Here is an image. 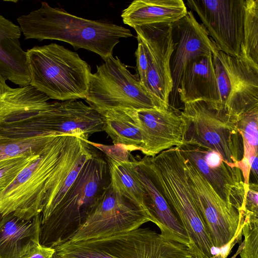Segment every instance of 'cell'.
<instances>
[{"instance_id":"83f0119b","label":"cell","mask_w":258,"mask_h":258,"mask_svg":"<svg viewBox=\"0 0 258 258\" xmlns=\"http://www.w3.org/2000/svg\"><path fill=\"white\" fill-rule=\"evenodd\" d=\"M241 233L244 239L240 258H258V216L244 215Z\"/></svg>"},{"instance_id":"9a60e30c","label":"cell","mask_w":258,"mask_h":258,"mask_svg":"<svg viewBox=\"0 0 258 258\" xmlns=\"http://www.w3.org/2000/svg\"><path fill=\"white\" fill-rule=\"evenodd\" d=\"M146 44L149 64L145 82L146 90L166 110L172 90L170 59L173 51L172 24H158L134 28Z\"/></svg>"},{"instance_id":"ac0fdd59","label":"cell","mask_w":258,"mask_h":258,"mask_svg":"<svg viewBox=\"0 0 258 258\" xmlns=\"http://www.w3.org/2000/svg\"><path fill=\"white\" fill-rule=\"evenodd\" d=\"M178 97L183 104L203 101L215 111L218 110L220 95L212 54L198 56L187 64Z\"/></svg>"},{"instance_id":"6da1fadb","label":"cell","mask_w":258,"mask_h":258,"mask_svg":"<svg viewBox=\"0 0 258 258\" xmlns=\"http://www.w3.org/2000/svg\"><path fill=\"white\" fill-rule=\"evenodd\" d=\"M41 4L39 9L17 19L25 39L64 41L76 49L96 53L104 60L112 55L120 38L133 36L129 29L122 26L86 19L46 2Z\"/></svg>"},{"instance_id":"4dcf8cb0","label":"cell","mask_w":258,"mask_h":258,"mask_svg":"<svg viewBox=\"0 0 258 258\" xmlns=\"http://www.w3.org/2000/svg\"><path fill=\"white\" fill-rule=\"evenodd\" d=\"M244 207V215H258L257 183H249Z\"/></svg>"},{"instance_id":"2e32d148","label":"cell","mask_w":258,"mask_h":258,"mask_svg":"<svg viewBox=\"0 0 258 258\" xmlns=\"http://www.w3.org/2000/svg\"><path fill=\"white\" fill-rule=\"evenodd\" d=\"M173 51L170 59L172 90L169 104L175 105L179 100L178 91L182 76L187 64L196 57L212 54L217 47L203 24L194 16L192 11L172 24Z\"/></svg>"},{"instance_id":"1f68e13d","label":"cell","mask_w":258,"mask_h":258,"mask_svg":"<svg viewBox=\"0 0 258 258\" xmlns=\"http://www.w3.org/2000/svg\"><path fill=\"white\" fill-rule=\"evenodd\" d=\"M54 252L53 248L39 244L28 250L21 258H52Z\"/></svg>"},{"instance_id":"d6986e66","label":"cell","mask_w":258,"mask_h":258,"mask_svg":"<svg viewBox=\"0 0 258 258\" xmlns=\"http://www.w3.org/2000/svg\"><path fill=\"white\" fill-rule=\"evenodd\" d=\"M130 158L132 172L147 192L146 207L153 218V223L159 228L163 236L188 247L187 233L167 201L157 189L139 160L134 157Z\"/></svg>"},{"instance_id":"ffe728a7","label":"cell","mask_w":258,"mask_h":258,"mask_svg":"<svg viewBox=\"0 0 258 258\" xmlns=\"http://www.w3.org/2000/svg\"><path fill=\"white\" fill-rule=\"evenodd\" d=\"M41 215L29 219L14 213L0 215V258H21L40 244Z\"/></svg>"},{"instance_id":"277c9868","label":"cell","mask_w":258,"mask_h":258,"mask_svg":"<svg viewBox=\"0 0 258 258\" xmlns=\"http://www.w3.org/2000/svg\"><path fill=\"white\" fill-rule=\"evenodd\" d=\"M82 142L74 135L57 136L38 158L0 192V215L14 213L29 219L41 214L53 176Z\"/></svg>"},{"instance_id":"603a6c76","label":"cell","mask_w":258,"mask_h":258,"mask_svg":"<svg viewBox=\"0 0 258 258\" xmlns=\"http://www.w3.org/2000/svg\"><path fill=\"white\" fill-rule=\"evenodd\" d=\"M105 118L104 131L115 145H120L128 152H143L145 146L140 130L127 109H112L102 113Z\"/></svg>"},{"instance_id":"30bf717a","label":"cell","mask_w":258,"mask_h":258,"mask_svg":"<svg viewBox=\"0 0 258 258\" xmlns=\"http://www.w3.org/2000/svg\"><path fill=\"white\" fill-rule=\"evenodd\" d=\"M212 55L220 95L215 112L237 123L245 113L258 107V72L218 47Z\"/></svg>"},{"instance_id":"e575fe53","label":"cell","mask_w":258,"mask_h":258,"mask_svg":"<svg viewBox=\"0 0 258 258\" xmlns=\"http://www.w3.org/2000/svg\"><path fill=\"white\" fill-rule=\"evenodd\" d=\"M52 258H59V257L57 255V254L54 252Z\"/></svg>"},{"instance_id":"4316f807","label":"cell","mask_w":258,"mask_h":258,"mask_svg":"<svg viewBox=\"0 0 258 258\" xmlns=\"http://www.w3.org/2000/svg\"><path fill=\"white\" fill-rule=\"evenodd\" d=\"M258 107L244 114L237 122L243 144V155H257Z\"/></svg>"},{"instance_id":"e0dca14e","label":"cell","mask_w":258,"mask_h":258,"mask_svg":"<svg viewBox=\"0 0 258 258\" xmlns=\"http://www.w3.org/2000/svg\"><path fill=\"white\" fill-rule=\"evenodd\" d=\"M127 109L142 134L145 156L154 157L182 144L184 124L180 115L169 108Z\"/></svg>"},{"instance_id":"5b68a950","label":"cell","mask_w":258,"mask_h":258,"mask_svg":"<svg viewBox=\"0 0 258 258\" xmlns=\"http://www.w3.org/2000/svg\"><path fill=\"white\" fill-rule=\"evenodd\" d=\"M26 54L30 85L50 99H85L92 73L77 53L52 43L33 47Z\"/></svg>"},{"instance_id":"836d02e7","label":"cell","mask_w":258,"mask_h":258,"mask_svg":"<svg viewBox=\"0 0 258 258\" xmlns=\"http://www.w3.org/2000/svg\"><path fill=\"white\" fill-rule=\"evenodd\" d=\"M6 80H7L0 74V99L13 89L7 85Z\"/></svg>"},{"instance_id":"44dd1931","label":"cell","mask_w":258,"mask_h":258,"mask_svg":"<svg viewBox=\"0 0 258 258\" xmlns=\"http://www.w3.org/2000/svg\"><path fill=\"white\" fill-rule=\"evenodd\" d=\"M19 26L0 15V74L6 80L25 87L30 77L26 51L21 45Z\"/></svg>"},{"instance_id":"f1b7e54d","label":"cell","mask_w":258,"mask_h":258,"mask_svg":"<svg viewBox=\"0 0 258 258\" xmlns=\"http://www.w3.org/2000/svg\"><path fill=\"white\" fill-rule=\"evenodd\" d=\"M41 154L18 157L1 161L0 192L14 180L23 168L35 160Z\"/></svg>"},{"instance_id":"7402d4cb","label":"cell","mask_w":258,"mask_h":258,"mask_svg":"<svg viewBox=\"0 0 258 258\" xmlns=\"http://www.w3.org/2000/svg\"><path fill=\"white\" fill-rule=\"evenodd\" d=\"M187 13L182 0H135L121 15L124 24L133 28L158 24H173Z\"/></svg>"},{"instance_id":"f546056e","label":"cell","mask_w":258,"mask_h":258,"mask_svg":"<svg viewBox=\"0 0 258 258\" xmlns=\"http://www.w3.org/2000/svg\"><path fill=\"white\" fill-rule=\"evenodd\" d=\"M138 47L135 52L137 68L139 79L143 85L145 81L149 64L148 49L143 39L139 35L137 36Z\"/></svg>"},{"instance_id":"d4e9b609","label":"cell","mask_w":258,"mask_h":258,"mask_svg":"<svg viewBox=\"0 0 258 258\" xmlns=\"http://www.w3.org/2000/svg\"><path fill=\"white\" fill-rule=\"evenodd\" d=\"M238 58L258 72V0H244L243 34Z\"/></svg>"},{"instance_id":"8992f818","label":"cell","mask_w":258,"mask_h":258,"mask_svg":"<svg viewBox=\"0 0 258 258\" xmlns=\"http://www.w3.org/2000/svg\"><path fill=\"white\" fill-rule=\"evenodd\" d=\"M53 248L59 258H194L187 245L149 228Z\"/></svg>"},{"instance_id":"5bb4252c","label":"cell","mask_w":258,"mask_h":258,"mask_svg":"<svg viewBox=\"0 0 258 258\" xmlns=\"http://www.w3.org/2000/svg\"><path fill=\"white\" fill-rule=\"evenodd\" d=\"M244 0H188L219 50L238 58L242 38Z\"/></svg>"},{"instance_id":"8fae6325","label":"cell","mask_w":258,"mask_h":258,"mask_svg":"<svg viewBox=\"0 0 258 258\" xmlns=\"http://www.w3.org/2000/svg\"><path fill=\"white\" fill-rule=\"evenodd\" d=\"M148 222L153 220L147 209L118 192L110 182L83 224L63 243L107 237Z\"/></svg>"},{"instance_id":"484cf974","label":"cell","mask_w":258,"mask_h":258,"mask_svg":"<svg viewBox=\"0 0 258 258\" xmlns=\"http://www.w3.org/2000/svg\"><path fill=\"white\" fill-rule=\"evenodd\" d=\"M57 136L13 138L0 133V162L18 157L40 155Z\"/></svg>"},{"instance_id":"cb8c5ba5","label":"cell","mask_w":258,"mask_h":258,"mask_svg":"<svg viewBox=\"0 0 258 258\" xmlns=\"http://www.w3.org/2000/svg\"><path fill=\"white\" fill-rule=\"evenodd\" d=\"M107 161L110 182L113 187L123 196L147 209V192L132 172L130 159L118 161L107 157Z\"/></svg>"},{"instance_id":"d6a6232c","label":"cell","mask_w":258,"mask_h":258,"mask_svg":"<svg viewBox=\"0 0 258 258\" xmlns=\"http://www.w3.org/2000/svg\"><path fill=\"white\" fill-rule=\"evenodd\" d=\"M250 163V172H251L255 178L256 181L257 182V155L252 156L249 159Z\"/></svg>"},{"instance_id":"4fadbf2b","label":"cell","mask_w":258,"mask_h":258,"mask_svg":"<svg viewBox=\"0 0 258 258\" xmlns=\"http://www.w3.org/2000/svg\"><path fill=\"white\" fill-rule=\"evenodd\" d=\"M178 148L220 197L244 214L247 191L241 169L230 165L218 151L209 148L187 142Z\"/></svg>"},{"instance_id":"ba28073f","label":"cell","mask_w":258,"mask_h":258,"mask_svg":"<svg viewBox=\"0 0 258 258\" xmlns=\"http://www.w3.org/2000/svg\"><path fill=\"white\" fill-rule=\"evenodd\" d=\"M104 60L91 74L85 98L89 105L100 113L112 109L166 110L117 56Z\"/></svg>"},{"instance_id":"9c48e42d","label":"cell","mask_w":258,"mask_h":258,"mask_svg":"<svg viewBox=\"0 0 258 258\" xmlns=\"http://www.w3.org/2000/svg\"><path fill=\"white\" fill-rule=\"evenodd\" d=\"M180 116L184 124L183 142L218 151L229 164L239 167L243 144L237 123L219 116L203 101L183 104Z\"/></svg>"},{"instance_id":"52a82bcc","label":"cell","mask_w":258,"mask_h":258,"mask_svg":"<svg viewBox=\"0 0 258 258\" xmlns=\"http://www.w3.org/2000/svg\"><path fill=\"white\" fill-rule=\"evenodd\" d=\"M104 123L103 114L82 101L43 99L22 113L17 128L23 138L70 135L88 140L92 134L104 131Z\"/></svg>"},{"instance_id":"3957f363","label":"cell","mask_w":258,"mask_h":258,"mask_svg":"<svg viewBox=\"0 0 258 258\" xmlns=\"http://www.w3.org/2000/svg\"><path fill=\"white\" fill-rule=\"evenodd\" d=\"M110 183L107 159L96 150L62 199L41 221L40 244L53 248L65 242L83 224Z\"/></svg>"},{"instance_id":"7c38bea8","label":"cell","mask_w":258,"mask_h":258,"mask_svg":"<svg viewBox=\"0 0 258 258\" xmlns=\"http://www.w3.org/2000/svg\"><path fill=\"white\" fill-rule=\"evenodd\" d=\"M184 167L193 201L215 248H222L241 233L244 214L228 204L187 159Z\"/></svg>"},{"instance_id":"7a4b0ae2","label":"cell","mask_w":258,"mask_h":258,"mask_svg":"<svg viewBox=\"0 0 258 258\" xmlns=\"http://www.w3.org/2000/svg\"><path fill=\"white\" fill-rule=\"evenodd\" d=\"M139 161L185 229L194 257L222 258L213 251L215 247L193 201L179 148H171L154 157L145 156Z\"/></svg>"}]
</instances>
